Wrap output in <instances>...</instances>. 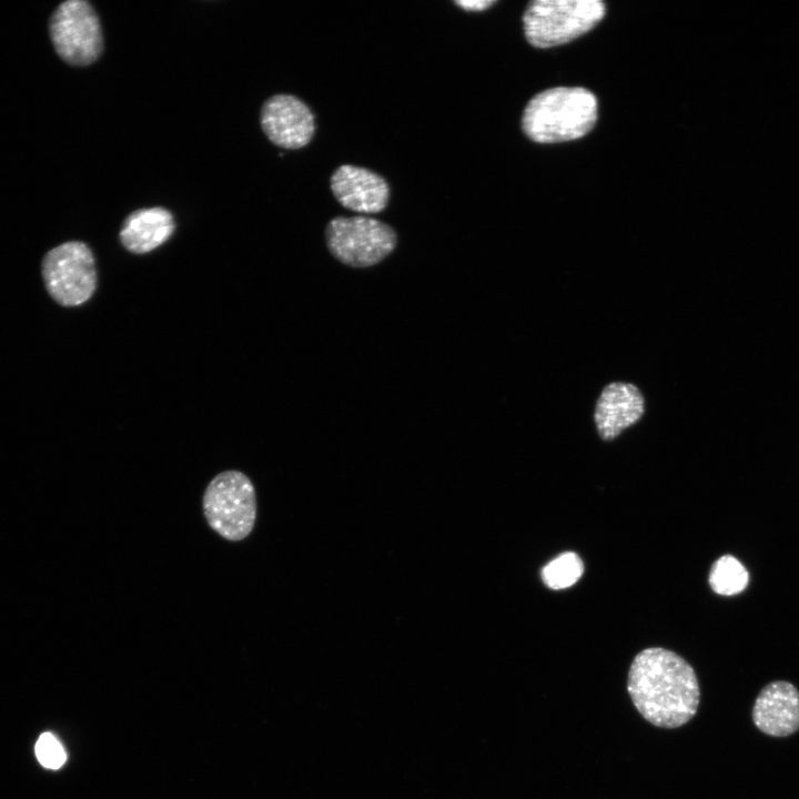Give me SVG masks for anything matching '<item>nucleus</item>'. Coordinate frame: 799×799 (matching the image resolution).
Returning <instances> with one entry per match:
<instances>
[{
    "label": "nucleus",
    "mask_w": 799,
    "mask_h": 799,
    "mask_svg": "<svg viewBox=\"0 0 799 799\" xmlns=\"http://www.w3.org/2000/svg\"><path fill=\"white\" fill-rule=\"evenodd\" d=\"M627 691L640 716L653 726L679 728L696 715L700 701L691 665L676 653L651 647L630 664Z\"/></svg>",
    "instance_id": "1"
},
{
    "label": "nucleus",
    "mask_w": 799,
    "mask_h": 799,
    "mask_svg": "<svg viewBox=\"0 0 799 799\" xmlns=\"http://www.w3.org/2000/svg\"><path fill=\"white\" fill-rule=\"evenodd\" d=\"M596 95L581 87H556L534 95L522 117L524 133L537 143L580 139L595 127Z\"/></svg>",
    "instance_id": "2"
},
{
    "label": "nucleus",
    "mask_w": 799,
    "mask_h": 799,
    "mask_svg": "<svg viewBox=\"0 0 799 799\" xmlns=\"http://www.w3.org/2000/svg\"><path fill=\"white\" fill-rule=\"evenodd\" d=\"M605 13L599 0H536L523 14L524 33L533 47L553 48L587 33Z\"/></svg>",
    "instance_id": "3"
},
{
    "label": "nucleus",
    "mask_w": 799,
    "mask_h": 799,
    "mask_svg": "<svg viewBox=\"0 0 799 799\" xmlns=\"http://www.w3.org/2000/svg\"><path fill=\"white\" fill-rule=\"evenodd\" d=\"M208 525L229 542H241L253 530L257 500L251 479L236 469L215 475L202 497Z\"/></svg>",
    "instance_id": "4"
},
{
    "label": "nucleus",
    "mask_w": 799,
    "mask_h": 799,
    "mask_svg": "<svg viewBox=\"0 0 799 799\" xmlns=\"http://www.w3.org/2000/svg\"><path fill=\"white\" fill-rule=\"evenodd\" d=\"M41 274L49 295L64 307L88 302L98 285L94 255L82 241H67L49 250Z\"/></svg>",
    "instance_id": "5"
},
{
    "label": "nucleus",
    "mask_w": 799,
    "mask_h": 799,
    "mask_svg": "<svg viewBox=\"0 0 799 799\" xmlns=\"http://www.w3.org/2000/svg\"><path fill=\"white\" fill-rule=\"evenodd\" d=\"M326 245L332 255L353 267H368L393 252L397 243L394 229L377 219L336 216L325 229Z\"/></svg>",
    "instance_id": "6"
},
{
    "label": "nucleus",
    "mask_w": 799,
    "mask_h": 799,
    "mask_svg": "<svg viewBox=\"0 0 799 799\" xmlns=\"http://www.w3.org/2000/svg\"><path fill=\"white\" fill-rule=\"evenodd\" d=\"M49 34L58 55L70 65H89L103 52L99 16L85 0L61 2L50 17Z\"/></svg>",
    "instance_id": "7"
},
{
    "label": "nucleus",
    "mask_w": 799,
    "mask_h": 799,
    "mask_svg": "<svg viewBox=\"0 0 799 799\" xmlns=\"http://www.w3.org/2000/svg\"><path fill=\"white\" fill-rule=\"evenodd\" d=\"M260 122L269 140L283 149L305 146L315 132L311 109L292 94H275L264 101Z\"/></svg>",
    "instance_id": "8"
},
{
    "label": "nucleus",
    "mask_w": 799,
    "mask_h": 799,
    "mask_svg": "<svg viewBox=\"0 0 799 799\" xmlns=\"http://www.w3.org/2000/svg\"><path fill=\"white\" fill-rule=\"evenodd\" d=\"M335 199L344 208L360 213H378L388 202L390 188L380 174L351 164L338 166L330 180Z\"/></svg>",
    "instance_id": "9"
},
{
    "label": "nucleus",
    "mask_w": 799,
    "mask_h": 799,
    "mask_svg": "<svg viewBox=\"0 0 799 799\" xmlns=\"http://www.w3.org/2000/svg\"><path fill=\"white\" fill-rule=\"evenodd\" d=\"M752 721L766 735L786 737L799 730V691L777 680L763 687L752 707Z\"/></svg>",
    "instance_id": "10"
},
{
    "label": "nucleus",
    "mask_w": 799,
    "mask_h": 799,
    "mask_svg": "<svg viewBox=\"0 0 799 799\" xmlns=\"http://www.w3.org/2000/svg\"><path fill=\"white\" fill-rule=\"evenodd\" d=\"M645 413V400L630 383L613 382L604 387L595 407V424L604 441H611L637 423Z\"/></svg>",
    "instance_id": "11"
},
{
    "label": "nucleus",
    "mask_w": 799,
    "mask_h": 799,
    "mask_svg": "<svg viewBox=\"0 0 799 799\" xmlns=\"http://www.w3.org/2000/svg\"><path fill=\"white\" fill-rule=\"evenodd\" d=\"M175 231L172 213L162 206L131 212L119 232L122 246L133 254L149 253L165 243Z\"/></svg>",
    "instance_id": "12"
},
{
    "label": "nucleus",
    "mask_w": 799,
    "mask_h": 799,
    "mask_svg": "<svg viewBox=\"0 0 799 799\" xmlns=\"http://www.w3.org/2000/svg\"><path fill=\"white\" fill-rule=\"evenodd\" d=\"M749 575L745 566L734 556L718 558L710 570L709 584L719 595L731 596L741 593L748 584Z\"/></svg>",
    "instance_id": "13"
},
{
    "label": "nucleus",
    "mask_w": 799,
    "mask_h": 799,
    "mask_svg": "<svg viewBox=\"0 0 799 799\" xmlns=\"http://www.w3.org/2000/svg\"><path fill=\"white\" fill-rule=\"evenodd\" d=\"M583 572L584 564L579 556L573 552H566L543 568L542 578L550 589H564L574 585Z\"/></svg>",
    "instance_id": "14"
},
{
    "label": "nucleus",
    "mask_w": 799,
    "mask_h": 799,
    "mask_svg": "<svg viewBox=\"0 0 799 799\" xmlns=\"http://www.w3.org/2000/svg\"><path fill=\"white\" fill-rule=\"evenodd\" d=\"M34 750L39 762L49 769L60 768L67 758L63 747L50 732L39 737Z\"/></svg>",
    "instance_id": "15"
},
{
    "label": "nucleus",
    "mask_w": 799,
    "mask_h": 799,
    "mask_svg": "<svg viewBox=\"0 0 799 799\" xmlns=\"http://www.w3.org/2000/svg\"><path fill=\"white\" fill-rule=\"evenodd\" d=\"M455 3L457 6H459L462 9H464L465 11H483V10L489 8L490 6L495 4L496 1L495 0H468V1L458 0V1H455Z\"/></svg>",
    "instance_id": "16"
}]
</instances>
